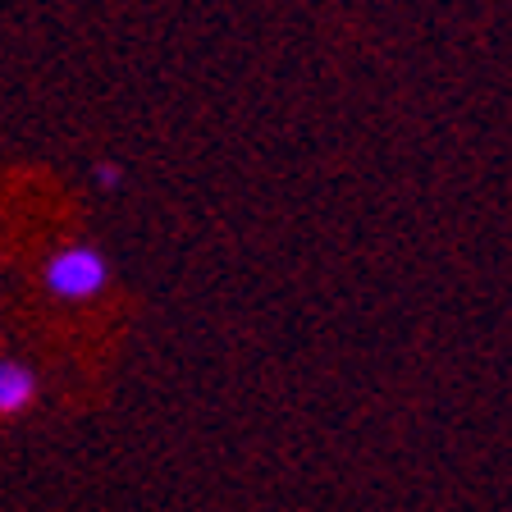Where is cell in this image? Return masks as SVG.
<instances>
[{"label":"cell","mask_w":512,"mask_h":512,"mask_svg":"<svg viewBox=\"0 0 512 512\" xmlns=\"http://www.w3.org/2000/svg\"><path fill=\"white\" fill-rule=\"evenodd\" d=\"M42 279H46V288H51L55 298L87 302V298H96V293L110 284V266H106V256L96 252V247L69 243V247H60V252L46 261Z\"/></svg>","instance_id":"1"},{"label":"cell","mask_w":512,"mask_h":512,"mask_svg":"<svg viewBox=\"0 0 512 512\" xmlns=\"http://www.w3.org/2000/svg\"><path fill=\"white\" fill-rule=\"evenodd\" d=\"M37 403V375L32 366L14 362V357H0V412L19 416Z\"/></svg>","instance_id":"2"},{"label":"cell","mask_w":512,"mask_h":512,"mask_svg":"<svg viewBox=\"0 0 512 512\" xmlns=\"http://www.w3.org/2000/svg\"><path fill=\"white\" fill-rule=\"evenodd\" d=\"M96 179H101V188H119V170H115V165H96Z\"/></svg>","instance_id":"3"}]
</instances>
